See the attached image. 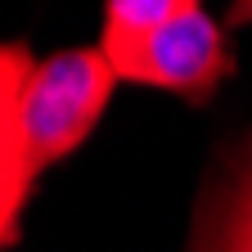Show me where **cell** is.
I'll use <instances>...</instances> for the list:
<instances>
[{
  "label": "cell",
  "instance_id": "cell-1",
  "mask_svg": "<svg viewBox=\"0 0 252 252\" xmlns=\"http://www.w3.org/2000/svg\"><path fill=\"white\" fill-rule=\"evenodd\" d=\"M117 90V72L99 45L54 50L32 68L23 86V140L32 171H45L63 158H72L86 135L99 126L108 99Z\"/></svg>",
  "mask_w": 252,
  "mask_h": 252
},
{
  "label": "cell",
  "instance_id": "cell-2",
  "mask_svg": "<svg viewBox=\"0 0 252 252\" xmlns=\"http://www.w3.org/2000/svg\"><path fill=\"white\" fill-rule=\"evenodd\" d=\"M108 68L117 81H140L153 90L180 94L189 104H207L234 72V50L220 27L203 5L194 0H176V9L149 27L144 36L104 50Z\"/></svg>",
  "mask_w": 252,
  "mask_h": 252
},
{
  "label": "cell",
  "instance_id": "cell-3",
  "mask_svg": "<svg viewBox=\"0 0 252 252\" xmlns=\"http://www.w3.org/2000/svg\"><path fill=\"white\" fill-rule=\"evenodd\" d=\"M185 252H252V140L207 167Z\"/></svg>",
  "mask_w": 252,
  "mask_h": 252
},
{
  "label": "cell",
  "instance_id": "cell-4",
  "mask_svg": "<svg viewBox=\"0 0 252 252\" xmlns=\"http://www.w3.org/2000/svg\"><path fill=\"white\" fill-rule=\"evenodd\" d=\"M36 68L23 45H0V252H9L23 234V212L32 198V171L27 140H23V86Z\"/></svg>",
  "mask_w": 252,
  "mask_h": 252
},
{
  "label": "cell",
  "instance_id": "cell-5",
  "mask_svg": "<svg viewBox=\"0 0 252 252\" xmlns=\"http://www.w3.org/2000/svg\"><path fill=\"white\" fill-rule=\"evenodd\" d=\"M230 18H234V23H252V0H248V5H234Z\"/></svg>",
  "mask_w": 252,
  "mask_h": 252
}]
</instances>
